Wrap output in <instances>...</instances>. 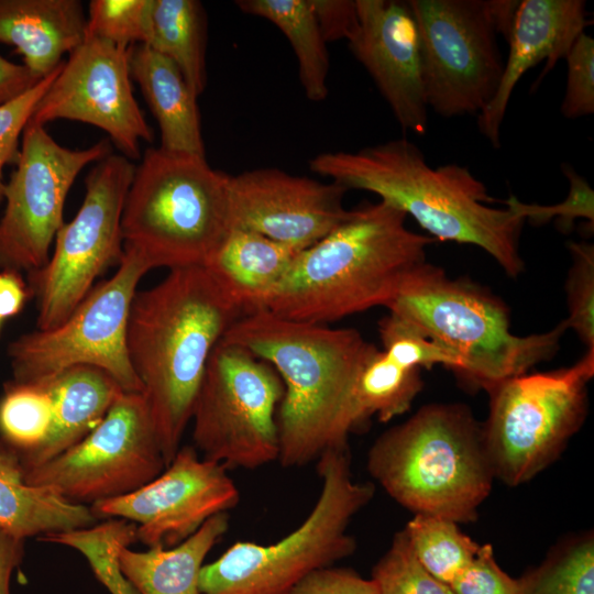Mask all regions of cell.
<instances>
[{
    "mask_svg": "<svg viewBox=\"0 0 594 594\" xmlns=\"http://www.w3.org/2000/svg\"><path fill=\"white\" fill-rule=\"evenodd\" d=\"M62 65L23 95L0 106V207L6 183L3 170L10 164L15 165L24 129L40 99L59 73Z\"/></svg>",
    "mask_w": 594,
    "mask_h": 594,
    "instance_id": "f35d334b",
    "label": "cell"
},
{
    "mask_svg": "<svg viewBox=\"0 0 594 594\" xmlns=\"http://www.w3.org/2000/svg\"><path fill=\"white\" fill-rule=\"evenodd\" d=\"M45 382L53 399V421L44 443L20 460L23 469L37 466L88 436L124 393L106 371L90 365L64 370Z\"/></svg>",
    "mask_w": 594,
    "mask_h": 594,
    "instance_id": "7402d4cb",
    "label": "cell"
},
{
    "mask_svg": "<svg viewBox=\"0 0 594 594\" xmlns=\"http://www.w3.org/2000/svg\"><path fill=\"white\" fill-rule=\"evenodd\" d=\"M110 153L108 140L70 150L57 143L45 127L26 125L15 167L3 187L0 268L31 273L46 264L64 224L72 185L87 165Z\"/></svg>",
    "mask_w": 594,
    "mask_h": 594,
    "instance_id": "9a60e30c",
    "label": "cell"
},
{
    "mask_svg": "<svg viewBox=\"0 0 594 594\" xmlns=\"http://www.w3.org/2000/svg\"><path fill=\"white\" fill-rule=\"evenodd\" d=\"M107 590L110 594H140L122 573L111 582Z\"/></svg>",
    "mask_w": 594,
    "mask_h": 594,
    "instance_id": "bcb514c9",
    "label": "cell"
},
{
    "mask_svg": "<svg viewBox=\"0 0 594 594\" xmlns=\"http://www.w3.org/2000/svg\"><path fill=\"white\" fill-rule=\"evenodd\" d=\"M131 46L85 36L36 105L29 123L73 120L103 130L129 160L152 142L150 125L133 96Z\"/></svg>",
    "mask_w": 594,
    "mask_h": 594,
    "instance_id": "2e32d148",
    "label": "cell"
},
{
    "mask_svg": "<svg viewBox=\"0 0 594 594\" xmlns=\"http://www.w3.org/2000/svg\"><path fill=\"white\" fill-rule=\"evenodd\" d=\"M518 594H594V538L574 537L517 579Z\"/></svg>",
    "mask_w": 594,
    "mask_h": 594,
    "instance_id": "1f68e13d",
    "label": "cell"
},
{
    "mask_svg": "<svg viewBox=\"0 0 594 594\" xmlns=\"http://www.w3.org/2000/svg\"><path fill=\"white\" fill-rule=\"evenodd\" d=\"M317 460L321 488L302 522L270 544L234 542L202 566L200 594H289L309 573L354 552L348 528L375 488L352 479L348 447L328 448Z\"/></svg>",
    "mask_w": 594,
    "mask_h": 594,
    "instance_id": "ba28073f",
    "label": "cell"
},
{
    "mask_svg": "<svg viewBox=\"0 0 594 594\" xmlns=\"http://www.w3.org/2000/svg\"><path fill=\"white\" fill-rule=\"evenodd\" d=\"M2 323H3V320L0 318V334H1Z\"/></svg>",
    "mask_w": 594,
    "mask_h": 594,
    "instance_id": "7dc6e473",
    "label": "cell"
},
{
    "mask_svg": "<svg viewBox=\"0 0 594 594\" xmlns=\"http://www.w3.org/2000/svg\"><path fill=\"white\" fill-rule=\"evenodd\" d=\"M165 468L143 395L124 392L82 440L23 472L28 484L90 506L136 491Z\"/></svg>",
    "mask_w": 594,
    "mask_h": 594,
    "instance_id": "5bb4252c",
    "label": "cell"
},
{
    "mask_svg": "<svg viewBox=\"0 0 594 594\" xmlns=\"http://www.w3.org/2000/svg\"><path fill=\"white\" fill-rule=\"evenodd\" d=\"M222 339L266 361L284 383L277 411L280 465L317 460L330 444L371 343L352 328L294 321L264 309L242 315Z\"/></svg>",
    "mask_w": 594,
    "mask_h": 594,
    "instance_id": "277c9868",
    "label": "cell"
},
{
    "mask_svg": "<svg viewBox=\"0 0 594 594\" xmlns=\"http://www.w3.org/2000/svg\"><path fill=\"white\" fill-rule=\"evenodd\" d=\"M386 308L449 350L459 361L460 380L487 392L553 358L566 330L561 321L547 332L515 336L499 298L427 262Z\"/></svg>",
    "mask_w": 594,
    "mask_h": 594,
    "instance_id": "8992f818",
    "label": "cell"
},
{
    "mask_svg": "<svg viewBox=\"0 0 594 594\" xmlns=\"http://www.w3.org/2000/svg\"><path fill=\"white\" fill-rule=\"evenodd\" d=\"M406 218L382 200L351 210L346 220L298 253L261 309L329 324L387 307L407 277L427 262L426 250L436 241L409 230Z\"/></svg>",
    "mask_w": 594,
    "mask_h": 594,
    "instance_id": "3957f363",
    "label": "cell"
},
{
    "mask_svg": "<svg viewBox=\"0 0 594 594\" xmlns=\"http://www.w3.org/2000/svg\"><path fill=\"white\" fill-rule=\"evenodd\" d=\"M151 270L140 254L124 248L116 273L95 285L62 323L24 333L9 344L12 381L36 383L73 366L90 365L109 373L124 392L141 393L127 331L138 285Z\"/></svg>",
    "mask_w": 594,
    "mask_h": 594,
    "instance_id": "7c38bea8",
    "label": "cell"
},
{
    "mask_svg": "<svg viewBox=\"0 0 594 594\" xmlns=\"http://www.w3.org/2000/svg\"><path fill=\"white\" fill-rule=\"evenodd\" d=\"M31 296L28 283L18 271L0 268V318L20 314Z\"/></svg>",
    "mask_w": 594,
    "mask_h": 594,
    "instance_id": "7bdbcfd3",
    "label": "cell"
},
{
    "mask_svg": "<svg viewBox=\"0 0 594 594\" xmlns=\"http://www.w3.org/2000/svg\"><path fill=\"white\" fill-rule=\"evenodd\" d=\"M207 22L197 0H152L145 45L170 59L199 97L207 85Z\"/></svg>",
    "mask_w": 594,
    "mask_h": 594,
    "instance_id": "f1b7e54d",
    "label": "cell"
},
{
    "mask_svg": "<svg viewBox=\"0 0 594 594\" xmlns=\"http://www.w3.org/2000/svg\"><path fill=\"white\" fill-rule=\"evenodd\" d=\"M590 24L583 0H522L515 11L498 88L477 114V127L493 147L501 145V128L513 91L524 74L546 61L535 87L564 59Z\"/></svg>",
    "mask_w": 594,
    "mask_h": 594,
    "instance_id": "ffe728a7",
    "label": "cell"
},
{
    "mask_svg": "<svg viewBox=\"0 0 594 594\" xmlns=\"http://www.w3.org/2000/svg\"><path fill=\"white\" fill-rule=\"evenodd\" d=\"M449 586L454 594H518L517 579L502 570L488 543L480 546L474 559Z\"/></svg>",
    "mask_w": 594,
    "mask_h": 594,
    "instance_id": "ab89813d",
    "label": "cell"
},
{
    "mask_svg": "<svg viewBox=\"0 0 594 594\" xmlns=\"http://www.w3.org/2000/svg\"><path fill=\"white\" fill-rule=\"evenodd\" d=\"M568 248L572 256L565 283L569 315L562 323L575 331L587 351H594V245L581 241Z\"/></svg>",
    "mask_w": 594,
    "mask_h": 594,
    "instance_id": "d590c367",
    "label": "cell"
},
{
    "mask_svg": "<svg viewBox=\"0 0 594 594\" xmlns=\"http://www.w3.org/2000/svg\"><path fill=\"white\" fill-rule=\"evenodd\" d=\"M130 73L157 121L160 147L206 156L194 94L178 67L145 44L131 46Z\"/></svg>",
    "mask_w": 594,
    "mask_h": 594,
    "instance_id": "603a6c76",
    "label": "cell"
},
{
    "mask_svg": "<svg viewBox=\"0 0 594 594\" xmlns=\"http://www.w3.org/2000/svg\"><path fill=\"white\" fill-rule=\"evenodd\" d=\"M420 370L400 363L371 343L353 377L328 448L348 447L349 435L373 416L386 422L406 413L422 388Z\"/></svg>",
    "mask_w": 594,
    "mask_h": 594,
    "instance_id": "d4e9b609",
    "label": "cell"
},
{
    "mask_svg": "<svg viewBox=\"0 0 594 594\" xmlns=\"http://www.w3.org/2000/svg\"><path fill=\"white\" fill-rule=\"evenodd\" d=\"M348 189L334 182L257 168L229 177L230 229L261 233L304 250L351 215L343 205Z\"/></svg>",
    "mask_w": 594,
    "mask_h": 594,
    "instance_id": "ac0fdd59",
    "label": "cell"
},
{
    "mask_svg": "<svg viewBox=\"0 0 594 594\" xmlns=\"http://www.w3.org/2000/svg\"><path fill=\"white\" fill-rule=\"evenodd\" d=\"M87 15L79 0H0V43L43 79L85 40Z\"/></svg>",
    "mask_w": 594,
    "mask_h": 594,
    "instance_id": "44dd1931",
    "label": "cell"
},
{
    "mask_svg": "<svg viewBox=\"0 0 594 594\" xmlns=\"http://www.w3.org/2000/svg\"><path fill=\"white\" fill-rule=\"evenodd\" d=\"M593 375L594 351H586L569 367L527 372L487 392L482 432L494 477L519 485L554 461L585 419Z\"/></svg>",
    "mask_w": 594,
    "mask_h": 594,
    "instance_id": "30bf717a",
    "label": "cell"
},
{
    "mask_svg": "<svg viewBox=\"0 0 594 594\" xmlns=\"http://www.w3.org/2000/svg\"><path fill=\"white\" fill-rule=\"evenodd\" d=\"M371 579L380 594H454L419 563L404 529L395 534L389 548L374 565Z\"/></svg>",
    "mask_w": 594,
    "mask_h": 594,
    "instance_id": "836d02e7",
    "label": "cell"
},
{
    "mask_svg": "<svg viewBox=\"0 0 594 594\" xmlns=\"http://www.w3.org/2000/svg\"><path fill=\"white\" fill-rule=\"evenodd\" d=\"M53 421V399L45 382L4 384L0 397V442L23 459L46 440Z\"/></svg>",
    "mask_w": 594,
    "mask_h": 594,
    "instance_id": "f546056e",
    "label": "cell"
},
{
    "mask_svg": "<svg viewBox=\"0 0 594 594\" xmlns=\"http://www.w3.org/2000/svg\"><path fill=\"white\" fill-rule=\"evenodd\" d=\"M358 26L348 45L404 131L428 128L417 25L407 1L355 0Z\"/></svg>",
    "mask_w": 594,
    "mask_h": 594,
    "instance_id": "d6986e66",
    "label": "cell"
},
{
    "mask_svg": "<svg viewBox=\"0 0 594 594\" xmlns=\"http://www.w3.org/2000/svg\"><path fill=\"white\" fill-rule=\"evenodd\" d=\"M458 525L440 517L415 515L404 528L419 563L447 585L474 559L481 546Z\"/></svg>",
    "mask_w": 594,
    "mask_h": 594,
    "instance_id": "4dcf8cb0",
    "label": "cell"
},
{
    "mask_svg": "<svg viewBox=\"0 0 594 594\" xmlns=\"http://www.w3.org/2000/svg\"><path fill=\"white\" fill-rule=\"evenodd\" d=\"M326 42L349 40L358 26L355 0H310Z\"/></svg>",
    "mask_w": 594,
    "mask_h": 594,
    "instance_id": "b9f144b4",
    "label": "cell"
},
{
    "mask_svg": "<svg viewBox=\"0 0 594 594\" xmlns=\"http://www.w3.org/2000/svg\"><path fill=\"white\" fill-rule=\"evenodd\" d=\"M229 177L206 156L148 147L123 207L124 248L151 268L205 266L230 231Z\"/></svg>",
    "mask_w": 594,
    "mask_h": 594,
    "instance_id": "52a82bcc",
    "label": "cell"
},
{
    "mask_svg": "<svg viewBox=\"0 0 594 594\" xmlns=\"http://www.w3.org/2000/svg\"><path fill=\"white\" fill-rule=\"evenodd\" d=\"M152 0H91L85 36L117 45L146 44Z\"/></svg>",
    "mask_w": 594,
    "mask_h": 594,
    "instance_id": "d6a6232c",
    "label": "cell"
},
{
    "mask_svg": "<svg viewBox=\"0 0 594 594\" xmlns=\"http://www.w3.org/2000/svg\"><path fill=\"white\" fill-rule=\"evenodd\" d=\"M96 521L89 506L28 484L18 454L0 442V526L25 540L87 528Z\"/></svg>",
    "mask_w": 594,
    "mask_h": 594,
    "instance_id": "4316f807",
    "label": "cell"
},
{
    "mask_svg": "<svg viewBox=\"0 0 594 594\" xmlns=\"http://www.w3.org/2000/svg\"><path fill=\"white\" fill-rule=\"evenodd\" d=\"M240 492L227 469L184 446L154 480L136 491L89 506L94 516L135 524L136 541L148 548L174 547L209 518L228 513Z\"/></svg>",
    "mask_w": 594,
    "mask_h": 594,
    "instance_id": "e0dca14e",
    "label": "cell"
},
{
    "mask_svg": "<svg viewBox=\"0 0 594 594\" xmlns=\"http://www.w3.org/2000/svg\"><path fill=\"white\" fill-rule=\"evenodd\" d=\"M24 541L0 526V594H11V578L22 563Z\"/></svg>",
    "mask_w": 594,
    "mask_h": 594,
    "instance_id": "f6af8a7d",
    "label": "cell"
},
{
    "mask_svg": "<svg viewBox=\"0 0 594 594\" xmlns=\"http://www.w3.org/2000/svg\"><path fill=\"white\" fill-rule=\"evenodd\" d=\"M309 168L349 189L366 190L413 217L431 238L487 252L510 277L524 271L519 238L525 220L498 200L466 166L431 167L405 138L354 152H323Z\"/></svg>",
    "mask_w": 594,
    "mask_h": 594,
    "instance_id": "7a4b0ae2",
    "label": "cell"
},
{
    "mask_svg": "<svg viewBox=\"0 0 594 594\" xmlns=\"http://www.w3.org/2000/svg\"><path fill=\"white\" fill-rule=\"evenodd\" d=\"M300 251L254 231L230 229L205 267L245 315L261 309Z\"/></svg>",
    "mask_w": 594,
    "mask_h": 594,
    "instance_id": "cb8c5ba5",
    "label": "cell"
},
{
    "mask_svg": "<svg viewBox=\"0 0 594 594\" xmlns=\"http://www.w3.org/2000/svg\"><path fill=\"white\" fill-rule=\"evenodd\" d=\"M371 476L415 515L469 522L494 473L482 426L461 404H429L382 433L367 453Z\"/></svg>",
    "mask_w": 594,
    "mask_h": 594,
    "instance_id": "5b68a950",
    "label": "cell"
},
{
    "mask_svg": "<svg viewBox=\"0 0 594 594\" xmlns=\"http://www.w3.org/2000/svg\"><path fill=\"white\" fill-rule=\"evenodd\" d=\"M135 165L121 154L98 161L86 177L76 216L55 235L46 264L28 273L35 297L38 330L62 323L95 286V280L124 252L123 207Z\"/></svg>",
    "mask_w": 594,
    "mask_h": 594,
    "instance_id": "4fadbf2b",
    "label": "cell"
},
{
    "mask_svg": "<svg viewBox=\"0 0 594 594\" xmlns=\"http://www.w3.org/2000/svg\"><path fill=\"white\" fill-rule=\"evenodd\" d=\"M284 392L271 364L221 339L208 360L190 420L195 449L227 470L277 461Z\"/></svg>",
    "mask_w": 594,
    "mask_h": 594,
    "instance_id": "8fae6325",
    "label": "cell"
},
{
    "mask_svg": "<svg viewBox=\"0 0 594 594\" xmlns=\"http://www.w3.org/2000/svg\"><path fill=\"white\" fill-rule=\"evenodd\" d=\"M562 173L569 182V194L566 198L556 205L542 206L537 204H525L515 196H509L505 205L525 221L529 220L534 224H543L550 220H556L560 231H570L575 220L585 219L594 224V190L588 182L581 176L570 164L561 165Z\"/></svg>",
    "mask_w": 594,
    "mask_h": 594,
    "instance_id": "8d00e7d4",
    "label": "cell"
},
{
    "mask_svg": "<svg viewBox=\"0 0 594 594\" xmlns=\"http://www.w3.org/2000/svg\"><path fill=\"white\" fill-rule=\"evenodd\" d=\"M239 9L268 20L290 43L305 96L312 102L328 96L329 54L310 0H239Z\"/></svg>",
    "mask_w": 594,
    "mask_h": 594,
    "instance_id": "83f0119b",
    "label": "cell"
},
{
    "mask_svg": "<svg viewBox=\"0 0 594 594\" xmlns=\"http://www.w3.org/2000/svg\"><path fill=\"white\" fill-rule=\"evenodd\" d=\"M40 80L23 64L0 55V106L23 95Z\"/></svg>",
    "mask_w": 594,
    "mask_h": 594,
    "instance_id": "ee69618b",
    "label": "cell"
},
{
    "mask_svg": "<svg viewBox=\"0 0 594 594\" xmlns=\"http://www.w3.org/2000/svg\"><path fill=\"white\" fill-rule=\"evenodd\" d=\"M378 334L383 351L403 364L419 369L441 364L453 373L459 369L458 359L449 350L395 314L380 320Z\"/></svg>",
    "mask_w": 594,
    "mask_h": 594,
    "instance_id": "e575fe53",
    "label": "cell"
},
{
    "mask_svg": "<svg viewBox=\"0 0 594 594\" xmlns=\"http://www.w3.org/2000/svg\"><path fill=\"white\" fill-rule=\"evenodd\" d=\"M243 315L205 266L169 270L136 292L127 346L166 466L191 420L208 360Z\"/></svg>",
    "mask_w": 594,
    "mask_h": 594,
    "instance_id": "6da1fadb",
    "label": "cell"
},
{
    "mask_svg": "<svg viewBox=\"0 0 594 594\" xmlns=\"http://www.w3.org/2000/svg\"><path fill=\"white\" fill-rule=\"evenodd\" d=\"M566 86L561 113L566 119H578L594 113V40L583 32L575 40L566 56Z\"/></svg>",
    "mask_w": 594,
    "mask_h": 594,
    "instance_id": "74e56055",
    "label": "cell"
},
{
    "mask_svg": "<svg viewBox=\"0 0 594 594\" xmlns=\"http://www.w3.org/2000/svg\"><path fill=\"white\" fill-rule=\"evenodd\" d=\"M289 594H380L376 583L351 569L327 566L305 576Z\"/></svg>",
    "mask_w": 594,
    "mask_h": 594,
    "instance_id": "60d3db41",
    "label": "cell"
},
{
    "mask_svg": "<svg viewBox=\"0 0 594 594\" xmlns=\"http://www.w3.org/2000/svg\"><path fill=\"white\" fill-rule=\"evenodd\" d=\"M420 43L428 108L444 118L479 114L494 97L515 0H408Z\"/></svg>",
    "mask_w": 594,
    "mask_h": 594,
    "instance_id": "9c48e42d",
    "label": "cell"
},
{
    "mask_svg": "<svg viewBox=\"0 0 594 594\" xmlns=\"http://www.w3.org/2000/svg\"><path fill=\"white\" fill-rule=\"evenodd\" d=\"M228 528V513H221L174 547L147 551L121 547L117 554L119 569L140 594H200L205 559Z\"/></svg>",
    "mask_w": 594,
    "mask_h": 594,
    "instance_id": "484cf974",
    "label": "cell"
}]
</instances>
